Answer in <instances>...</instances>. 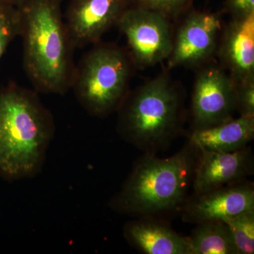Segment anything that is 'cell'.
I'll use <instances>...</instances> for the list:
<instances>
[{
  "label": "cell",
  "instance_id": "obj_1",
  "mask_svg": "<svg viewBox=\"0 0 254 254\" xmlns=\"http://www.w3.org/2000/svg\"><path fill=\"white\" fill-rule=\"evenodd\" d=\"M55 132L38 92L11 82L0 88V177L16 181L41 173Z\"/></svg>",
  "mask_w": 254,
  "mask_h": 254
},
{
  "label": "cell",
  "instance_id": "obj_2",
  "mask_svg": "<svg viewBox=\"0 0 254 254\" xmlns=\"http://www.w3.org/2000/svg\"><path fill=\"white\" fill-rule=\"evenodd\" d=\"M60 0H21L23 67L38 93L64 94L72 84L75 50L62 14Z\"/></svg>",
  "mask_w": 254,
  "mask_h": 254
},
{
  "label": "cell",
  "instance_id": "obj_3",
  "mask_svg": "<svg viewBox=\"0 0 254 254\" xmlns=\"http://www.w3.org/2000/svg\"><path fill=\"white\" fill-rule=\"evenodd\" d=\"M198 155L190 142L170 158L145 153L108 205L117 213L140 218L178 210L193 183Z\"/></svg>",
  "mask_w": 254,
  "mask_h": 254
},
{
  "label": "cell",
  "instance_id": "obj_4",
  "mask_svg": "<svg viewBox=\"0 0 254 254\" xmlns=\"http://www.w3.org/2000/svg\"><path fill=\"white\" fill-rule=\"evenodd\" d=\"M117 112L121 138L145 153H156L181 131L184 93L165 70L129 91Z\"/></svg>",
  "mask_w": 254,
  "mask_h": 254
},
{
  "label": "cell",
  "instance_id": "obj_5",
  "mask_svg": "<svg viewBox=\"0 0 254 254\" xmlns=\"http://www.w3.org/2000/svg\"><path fill=\"white\" fill-rule=\"evenodd\" d=\"M94 45L76 65L71 88L87 113L103 118L121 106L136 67L125 48L113 43Z\"/></svg>",
  "mask_w": 254,
  "mask_h": 254
},
{
  "label": "cell",
  "instance_id": "obj_6",
  "mask_svg": "<svg viewBox=\"0 0 254 254\" xmlns=\"http://www.w3.org/2000/svg\"><path fill=\"white\" fill-rule=\"evenodd\" d=\"M117 26L126 38L135 67H150L168 60L173 36L170 18L165 15L131 4Z\"/></svg>",
  "mask_w": 254,
  "mask_h": 254
},
{
  "label": "cell",
  "instance_id": "obj_7",
  "mask_svg": "<svg viewBox=\"0 0 254 254\" xmlns=\"http://www.w3.org/2000/svg\"><path fill=\"white\" fill-rule=\"evenodd\" d=\"M221 16L216 13L192 10L179 25L173 38L168 69L199 68L213 61L221 38Z\"/></svg>",
  "mask_w": 254,
  "mask_h": 254
},
{
  "label": "cell",
  "instance_id": "obj_8",
  "mask_svg": "<svg viewBox=\"0 0 254 254\" xmlns=\"http://www.w3.org/2000/svg\"><path fill=\"white\" fill-rule=\"evenodd\" d=\"M198 69L191 97L193 129L214 126L234 118L236 95L231 76L214 60Z\"/></svg>",
  "mask_w": 254,
  "mask_h": 254
},
{
  "label": "cell",
  "instance_id": "obj_9",
  "mask_svg": "<svg viewBox=\"0 0 254 254\" xmlns=\"http://www.w3.org/2000/svg\"><path fill=\"white\" fill-rule=\"evenodd\" d=\"M131 0H71L66 24L75 49L99 42L131 4Z\"/></svg>",
  "mask_w": 254,
  "mask_h": 254
},
{
  "label": "cell",
  "instance_id": "obj_10",
  "mask_svg": "<svg viewBox=\"0 0 254 254\" xmlns=\"http://www.w3.org/2000/svg\"><path fill=\"white\" fill-rule=\"evenodd\" d=\"M180 210L185 221L201 223L225 221L249 210H254V190L243 181L204 193H195Z\"/></svg>",
  "mask_w": 254,
  "mask_h": 254
},
{
  "label": "cell",
  "instance_id": "obj_11",
  "mask_svg": "<svg viewBox=\"0 0 254 254\" xmlns=\"http://www.w3.org/2000/svg\"><path fill=\"white\" fill-rule=\"evenodd\" d=\"M197 148L198 155L192 183L195 193L243 181L253 173V155L247 146L234 152Z\"/></svg>",
  "mask_w": 254,
  "mask_h": 254
},
{
  "label": "cell",
  "instance_id": "obj_12",
  "mask_svg": "<svg viewBox=\"0 0 254 254\" xmlns=\"http://www.w3.org/2000/svg\"><path fill=\"white\" fill-rule=\"evenodd\" d=\"M216 56L234 83L254 81V14L232 18L222 30Z\"/></svg>",
  "mask_w": 254,
  "mask_h": 254
},
{
  "label": "cell",
  "instance_id": "obj_13",
  "mask_svg": "<svg viewBox=\"0 0 254 254\" xmlns=\"http://www.w3.org/2000/svg\"><path fill=\"white\" fill-rule=\"evenodd\" d=\"M127 242L147 254H192L190 237L149 216L127 222L123 229Z\"/></svg>",
  "mask_w": 254,
  "mask_h": 254
},
{
  "label": "cell",
  "instance_id": "obj_14",
  "mask_svg": "<svg viewBox=\"0 0 254 254\" xmlns=\"http://www.w3.org/2000/svg\"><path fill=\"white\" fill-rule=\"evenodd\" d=\"M254 138V117H240L228 121L193 129L190 142L196 148L218 152H234L247 147Z\"/></svg>",
  "mask_w": 254,
  "mask_h": 254
},
{
  "label": "cell",
  "instance_id": "obj_15",
  "mask_svg": "<svg viewBox=\"0 0 254 254\" xmlns=\"http://www.w3.org/2000/svg\"><path fill=\"white\" fill-rule=\"evenodd\" d=\"M189 237L192 254H237L231 232L224 222L198 223Z\"/></svg>",
  "mask_w": 254,
  "mask_h": 254
},
{
  "label": "cell",
  "instance_id": "obj_16",
  "mask_svg": "<svg viewBox=\"0 0 254 254\" xmlns=\"http://www.w3.org/2000/svg\"><path fill=\"white\" fill-rule=\"evenodd\" d=\"M231 232L237 254L254 253V210L224 221Z\"/></svg>",
  "mask_w": 254,
  "mask_h": 254
},
{
  "label": "cell",
  "instance_id": "obj_17",
  "mask_svg": "<svg viewBox=\"0 0 254 254\" xmlns=\"http://www.w3.org/2000/svg\"><path fill=\"white\" fill-rule=\"evenodd\" d=\"M21 19L16 5L0 4V60L10 43L19 36Z\"/></svg>",
  "mask_w": 254,
  "mask_h": 254
},
{
  "label": "cell",
  "instance_id": "obj_18",
  "mask_svg": "<svg viewBox=\"0 0 254 254\" xmlns=\"http://www.w3.org/2000/svg\"><path fill=\"white\" fill-rule=\"evenodd\" d=\"M192 0H131V4L155 10L168 17L177 16Z\"/></svg>",
  "mask_w": 254,
  "mask_h": 254
},
{
  "label": "cell",
  "instance_id": "obj_19",
  "mask_svg": "<svg viewBox=\"0 0 254 254\" xmlns=\"http://www.w3.org/2000/svg\"><path fill=\"white\" fill-rule=\"evenodd\" d=\"M235 85L237 111L241 117H254V81Z\"/></svg>",
  "mask_w": 254,
  "mask_h": 254
},
{
  "label": "cell",
  "instance_id": "obj_20",
  "mask_svg": "<svg viewBox=\"0 0 254 254\" xmlns=\"http://www.w3.org/2000/svg\"><path fill=\"white\" fill-rule=\"evenodd\" d=\"M224 12L232 18L247 17L254 14V0H225Z\"/></svg>",
  "mask_w": 254,
  "mask_h": 254
},
{
  "label": "cell",
  "instance_id": "obj_21",
  "mask_svg": "<svg viewBox=\"0 0 254 254\" xmlns=\"http://www.w3.org/2000/svg\"><path fill=\"white\" fill-rule=\"evenodd\" d=\"M21 0H0V4L16 5Z\"/></svg>",
  "mask_w": 254,
  "mask_h": 254
},
{
  "label": "cell",
  "instance_id": "obj_22",
  "mask_svg": "<svg viewBox=\"0 0 254 254\" xmlns=\"http://www.w3.org/2000/svg\"><path fill=\"white\" fill-rule=\"evenodd\" d=\"M60 1H63V0H60Z\"/></svg>",
  "mask_w": 254,
  "mask_h": 254
}]
</instances>
